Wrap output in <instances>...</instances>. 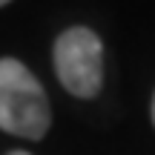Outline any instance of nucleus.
Instances as JSON below:
<instances>
[{
    "label": "nucleus",
    "instance_id": "obj_1",
    "mask_svg": "<svg viewBox=\"0 0 155 155\" xmlns=\"http://www.w3.org/2000/svg\"><path fill=\"white\" fill-rule=\"evenodd\" d=\"M52 112L43 86L20 61H0V129L17 138L40 141L49 132Z\"/></svg>",
    "mask_w": 155,
    "mask_h": 155
},
{
    "label": "nucleus",
    "instance_id": "obj_2",
    "mask_svg": "<svg viewBox=\"0 0 155 155\" xmlns=\"http://www.w3.org/2000/svg\"><path fill=\"white\" fill-rule=\"evenodd\" d=\"M55 72L75 98H95L104 83V46L86 26H72L55 40Z\"/></svg>",
    "mask_w": 155,
    "mask_h": 155
},
{
    "label": "nucleus",
    "instance_id": "obj_3",
    "mask_svg": "<svg viewBox=\"0 0 155 155\" xmlns=\"http://www.w3.org/2000/svg\"><path fill=\"white\" fill-rule=\"evenodd\" d=\"M152 124H155V101H152Z\"/></svg>",
    "mask_w": 155,
    "mask_h": 155
},
{
    "label": "nucleus",
    "instance_id": "obj_4",
    "mask_svg": "<svg viewBox=\"0 0 155 155\" xmlns=\"http://www.w3.org/2000/svg\"><path fill=\"white\" fill-rule=\"evenodd\" d=\"M9 155H29V152H20V150H17V152H9Z\"/></svg>",
    "mask_w": 155,
    "mask_h": 155
},
{
    "label": "nucleus",
    "instance_id": "obj_5",
    "mask_svg": "<svg viewBox=\"0 0 155 155\" xmlns=\"http://www.w3.org/2000/svg\"><path fill=\"white\" fill-rule=\"evenodd\" d=\"M6 3H9V0H0V6H6Z\"/></svg>",
    "mask_w": 155,
    "mask_h": 155
}]
</instances>
